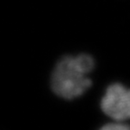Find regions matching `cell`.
Masks as SVG:
<instances>
[{
	"instance_id": "3",
	"label": "cell",
	"mask_w": 130,
	"mask_h": 130,
	"mask_svg": "<svg viewBox=\"0 0 130 130\" xmlns=\"http://www.w3.org/2000/svg\"><path fill=\"white\" fill-rule=\"evenodd\" d=\"M102 129H106V130H126V129H129L130 128V125L126 124L125 122H121V121H115L110 122L108 124H106L105 126H102Z\"/></svg>"
},
{
	"instance_id": "1",
	"label": "cell",
	"mask_w": 130,
	"mask_h": 130,
	"mask_svg": "<svg viewBox=\"0 0 130 130\" xmlns=\"http://www.w3.org/2000/svg\"><path fill=\"white\" fill-rule=\"evenodd\" d=\"M94 67L93 57L85 53L61 58L52 72L53 91L64 100H74L80 97L91 87L92 81L88 75Z\"/></svg>"
},
{
	"instance_id": "2",
	"label": "cell",
	"mask_w": 130,
	"mask_h": 130,
	"mask_svg": "<svg viewBox=\"0 0 130 130\" xmlns=\"http://www.w3.org/2000/svg\"><path fill=\"white\" fill-rule=\"evenodd\" d=\"M100 108L115 121L130 119V89L123 84L113 83L106 89L100 100Z\"/></svg>"
}]
</instances>
